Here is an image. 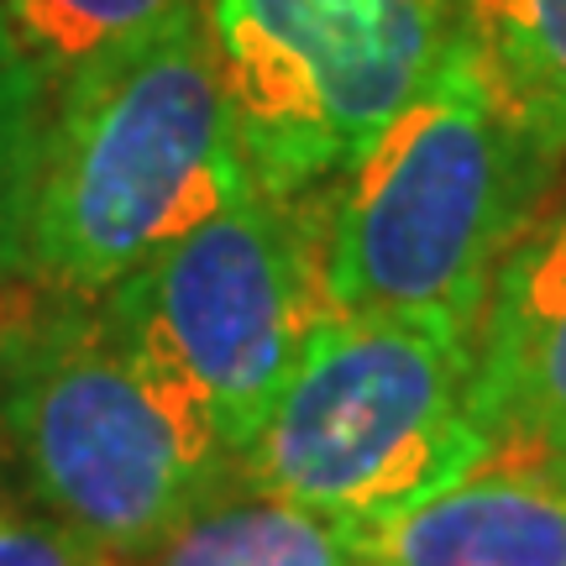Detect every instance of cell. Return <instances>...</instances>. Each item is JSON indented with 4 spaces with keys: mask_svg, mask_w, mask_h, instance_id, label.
<instances>
[{
    "mask_svg": "<svg viewBox=\"0 0 566 566\" xmlns=\"http://www.w3.org/2000/svg\"><path fill=\"white\" fill-rule=\"evenodd\" d=\"M488 457L493 446L472 420L467 325L331 310L237 457V483L336 525H367L462 483Z\"/></svg>",
    "mask_w": 566,
    "mask_h": 566,
    "instance_id": "cell-4",
    "label": "cell"
},
{
    "mask_svg": "<svg viewBox=\"0 0 566 566\" xmlns=\"http://www.w3.org/2000/svg\"><path fill=\"white\" fill-rule=\"evenodd\" d=\"M48 111L53 95L0 11V283L27 279V221L38 195Z\"/></svg>",
    "mask_w": 566,
    "mask_h": 566,
    "instance_id": "cell-12",
    "label": "cell"
},
{
    "mask_svg": "<svg viewBox=\"0 0 566 566\" xmlns=\"http://www.w3.org/2000/svg\"><path fill=\"white\" fill-rule=\"evenodd\" d=\"M0 424L53 520L142 556L237 478L216 424L105 321L101 300L42 289L0 321Z\"/></svg>",
    "mask_w": 566,
    "mask_h": 566,
    "instance_id": "cell-3",
    "label": "cell"
},
{
    "mask_svg": "<svg viewBox=\"0 0 566 566\" xmlns=\"http://www.w3.org/2000/svg\"><path fill=\"white\" fill-rule=\"evenodd\" d=\"M346 566H367V562H357V556H352V562H346Z\"/></svg>",
    "mask_w": 566,
    "mask_h": 566,
    "instance_id": "cell-15",
    "label": "cell"
},
{
    "mask_svg": "<svg viewBox=\"0 0 566 566\" xmlns=\"http://www.w3.org/2000/svg\"><path fill=\"white\" fill-rule=\"evenodd\" d=\"M566 147L530 126L467 38L409 111L325 184V300L346 315L478 325L493 273L562 195Z\"/></svg>",
    "mask_w": 566,
    "mask_h": 566,
    "instance_id": "cell-1",
    "label": "cell"
},
{
    "mask_svg": "<svg viewBox=\"0 0 566 566\" xmlns=\"http://www.w3.org/2000/svg\"><path fill=\"white\" fill-rule=\"evenodd\" d=\"M551 472H556V478H562V483H566V451H562V457H556V462H551Z\"/></svg>",
    "mask_w": 566,
    "mask_h": 566,
    "instance_id": "cell-14",
    "label": "cell"
},
{
    "mask_svg": "<svg viewBox=\"0 0 566 566\" xmlns=\"http://www.w3.org/2000/svg\"><path fill=\"white\" fill-rule=\"evenodd\" d=\"M346 535L367 566H566V483L546 462L488 457L462 483Z\"/></svg>",
    "mask_w": 566,
    "mask_h": 566,
    "instance_id": "cell-8",
    "label": "cell"
},
{
    "mask_svg": "<svg viewBox=\"0 0 566 566\" xmlns=\"http://www.w3.org/2000/svg\"><path fill=\"white\" fill-rule=\"evenodd\" d=\"M95 300L137 363L242 457L331 315L325 189L294 200L252 189Z\"/></svg>",
    "mask_w": 566,
    "mask_h": 566,
    "instance_id": "cell-5",
    "label": "cell"
},
{
    "mask_svg": "<svg viewBox=\"0 0 566 566\" xmlns=\"http://www.w3.org/2000/svg\"><path fill=\"white\" fill-rule=\"evenodd\" d=\"M247 195L252 174L200 17L53 90L27 279L95 300Z\"/></svg>",
    "mask_w": 566,
    "mask_h": 566,
    "instance_id": "cell-2",
    "label": "cell"
},
{
    "mask_svg": "<svg viewBox=\"0 0 566 566\" xmlns=\"http://www.w3.org/2000/svg\"><path fill=\"white\" fill-rule=\"evenodd\" d=\"M352 535L346 525L283 504L273 493L231 483L189 509L158 546L122 556V566H346Z\"/></svg>",
    "mask_w": 566,
    "mask_h": 566,
    "instance_id": "cell-9",
    "label": "cell"
},
{
    "mask_svg": "<svg viewBox=\"0 0 566 566\" xmlns=\"http://www.w3.org/2000/svg\"><path fill=\"white\" fill-rule=\"evenodd\" d=\"M216 69L258 195L336 184L436 80L457 0H210Z\"/></svg>",
    "mask_w": 566,
    "mask_h": 566,
    "instance_id": "cell-6",
    "label": "cell"
},
{
    "mask_svg": "<svg viewBox=\"0 0 566 566\" xmlns=\"http://www.w3.org/2000/svg\"><path fill=\"white\" fill-rule=\"evenodd\" d=\"M0 566H122V556L101 551L59 520H6L0 514Z\"/></svg>",
    "mask_w": 566,
    "mask_h": 566,
    "instance_id": "cell-13",
    "label": "cell"
},
{
    "mask_svg": "<svg viewBox=\"0 0 566 566\" xmlns=\"http://www.w3.org/2000/svg\"><path fill=\"white\" fill-rule=\"evenodd\" d=\"M457 17L499 95L566 147V0H457Z\"/></svg>",
    "mask_w": 566,
    "mask_h": 566,
    "instance_id": "cell-11",
    "label": "cell"
},
{
    "mask_svg": "<svg viewBox=\"0 0 566 566\" xmlns=\"http://www.w3.org/2000/svg\"><path fill=\"white\" fill-rule=\"evenodd\" d=\"M205 6L210 0H0L48 95L95 63L122 59L142 42L200 21Z\"/></svg>",
    "mask_w": 566,
    "mask_h": 566,
    "instance_id": "cell-10",
    "label": "cell"
},
{
    "mask_svg": "<svg viewBox=\"0 0 566 566\" xmlns=\"http://www.w3.org/2000/svg\"><path fill=\"white\" fill-rule=\"evenodd\" d=\"M472 420L493 457L566 451V189L493 273L472 325Z\"/></svg>",
    "mask_w": 566,
    "mask_h": 566,
    "instance_id": "cell-7",
    "label": "cell"
}]
</instances>
